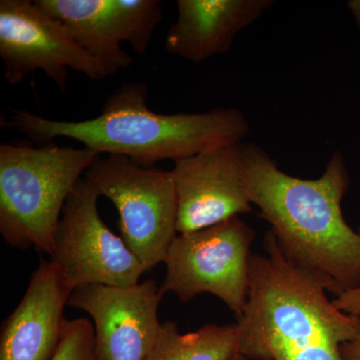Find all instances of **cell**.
<instances>
[{
	"mask_svg": "<svg viewBox=\"0 0 360 360\" xmlns=\"http://www.w3.org/2000/svg\"><path fill=\"white\" fill-rule=\"evenodd\" d=\"M101 155L92 149L0 146V233L51 255L66 201Z\"/></svg>",
	"mask_w": 360,
	"mask_h": 360,
	"instance_id": "obj_4",
	"label": "cell"
},
{
	"mask_svg": "<svg viewBox=\"0 0 360 360\" xmlns=\"http://www.w3.org/2000/svg\"><path fill=\"white\" fill-rule=\"evenodd\" d=\"M340 352L343 360H360V335L354 340L343 343Z\"/></svg>",
	"mask_w": 360,
	"mask_h": 360,
	"instance_id": "obj_18",
	"label": "cell"
},
{
	"mask_svg": "<svg viewBox=\"0 0 360 360\" xmlns=\"http://www.w3.org/2000/svg\"><path fill=\"white\" fill-rule=\"evenodd\" d=\"M243 155L251 203L270 224L284 257L323 278L336 296L359 288L360 232L341 210L349 187L342 153L336 151L316 179L285 174L257 144L243 143Z\"/></svg>",
	"mask_w": 360,
	"mask_h": 360,
	"instance_id": "obj_1",
	"label": "cell"
},
{
	"mask_svg": "<svg viewBox=\"0 0 360 360\" xmlns=\"http://www.w3.org/2000/svg\"><path fill=\"white\" fill-rule=\"evenodd\" d=\"M84 179L112 201L118 229L130 251L148 272L165 262L177 233V195L172 170L142 167L127 156L99 158Z\"/></svg>",
	"mask_w": 360,
	"mask_h": 360,
	"instance_id": "obj_5",
	"label": "cell"
},
{
	"mask_svg": "<svg viewBox=\"0 0 360 360\" xmlns=\"http://www.w3.org/2000/svg\"><path fill=\"white\" fill-rule=\"evenodd\" d=\"M231 360H250V359H248V357H245V355L239 354H236L234 355L233 357Z\"/></svg>",
	"mask_w": 360,
	"mask_h": 360,
	"instance_id": "obj_20",
	"label": "cell"
},
{
	"mask_svg": "<svg viewBox=\"0 0 360 360\" xmlns=\"http://www.w3.org/2000/svg\"><path fill=\"white\" fill-rule=\"evenodd\" d=\"M51 360H96L94 326L89 319H66L60 342Z\"/></svg>",
	"mask_w": 360,
	"mask_h": 360,
	"instance_id": "obj_16",
	"label": "cell"
},
{
	"mask_svg": "<svg viewBox=\"0 0 360 360\" xmlns=\"http://www.w3.org/2000/svg\"><path fill=\"white\" fill-rule=\"evenodd\" d=\"M333 302L341 311L360 316V288L342 291Z\"/></svg>",
	"mask_w": 360,
	"mask_h": 360,
	"instance_id": "obj_17",
	"label": "cell"
},
{
	"mask_svg": "<svg viewBox=\"0 0 360 360\" xmlns=\"http://www.w3.org/2000/svg\"><path fill=\"white\" fill-rule=\"evenodd\" d=\"M236 354V323L206 324L193 333H180L176 322L165 321L146 360H231Z\"/></svg>",
	"mask_w": 360,
	"mask_h": 360,
	"instance_id": "obj_14",
	"label": "cell"
},
{
	"mask_svg": "<svg viewBox=\"0 0 360 360\" xmlns=\"http://www.w3.org/2000/svg\"><path fill=\"white\" fill-rule=\"evenodd\" d=\"M243 144H227L174 161L179 234L252 212L245 182Z\"/></svg>",
	"mask_w": 360,
	"mask_h": 360,
	"instance_id": "obj_10",
	"label": "cell"
},
{
	"mask_svg": "<svg viewBox=\"0 0 360 360\" xmlns=\"http://www.w3.org/2000/svg\"><path fill=\"white\" fill-rule=\"evenodd\" d=\"M101 198L84 177L66 201L49 260L71 292L90 284L124 286L139 283L143 266L124 241L99 215Z\"/></svg>",
	"mask_w": 360,
	"mask_h": 360,
	"instance_id": "obj_7",
	"label": "cell"
},
{
	"mask_svg": "<svg viewBox=\"0 0 360 360\" xmlns=\"http://www.w3.org/2000/svg\"><path fill=\"white\" fill-rule=\"evenodd\" d=\"M265 255H251L250 291L238 319V352L250 360H343L340 347L360 335V316L328 300L330 286L284 257L271 231Z\"/></svg>",
	"mask_w": 360,
	"mask_h": 360,
	"instance_id": "obj_3",
	"label": "cell"
},
{
	"mask_svg": "<svg viewBox=\"0 0 360 360\" xmlns=\"http://www.w3.org/2000/svg\"><path fill=\"white\" fill-rule=\"evenodd\" d=\"M255 229L238 217L172 241L163 264L167 266L160 291L189 302L201 293L217 296L240 319L250 291V248Z\"/></svg>",
	"mask_w": 360,
	"mask_h": 360,
	"instance_id": "obj_6",
	"label": "cell"
},
{
	"mask_svg": "<svg viewBox=\"0 0 360 360\" xmlns=\"http://www.w3.org/2000/svg\"><path fill=\"white\" fill-rule=\"evenodd\" d=\"M163 295L153 279L124 288L90 284L73 290L68 305L94 321L96 360H146L160 333Z\"/></svg>",
	"mask_w": 360,
	"mask_h": 360,
	"instance_id": "obj_9",
	"label": "cell"
},
{
	"mask_svg": "<svg viewBox=\"0 0 360 360\" xmlns=\"http://www.w3.org/2000/svg\"><path fill=\"white\" fill-rule=\"evenodd\" d=\"M348 8L352 11L357 25L360 30V0H350L347 2Z\"/></svg>",
	"mask_w": 360,
	"mask_h": 360,
	"instance_id": "obj_19",
	"label": "cell"
},
{
	"mask_svg": "<svg viewBox=\"0 0 360 360\" xmlns=\"http://www.w3.org/2000/svg\"><path fill=\"white\" fill-rule=\"evenodd\" d=\"M272 6V0H179L165 49L187 61L203 63L229 51L238 33Z\"/></svg>",
	"mask_w": 360,
	"mask_h": 360,
	"instance_id": "obj_12",
	"label": "cell"
},
{
	"mask_svg": "<svg viewBox=\"0 0 360 360\" xmlns=\"http://www.w3.org/2000/svg\"><path fill=\"white\" fill-rule=\"evenodd\" d=\"M35 6L65 28L108 77L127 70L132 58L123 51L110 13V0H35Z\"/></svg>",
	"mask_w": 360,
	"mask_h": 360,
	"instance_id": "obj_13",
	"label": "cell"
},
{
	"mask_svg": "<svg viewBox=\"0 0 360 360\" xmlns=\"http://www.w3.org/2000/svg\"><path fill=\"white\" fill-rule=\"evenodd\" d=\"M359 232H360V231H359Z\"/></svg>",
	"mask_w": 360,
	"mask_h": 360,
	"instance_id": "obj_21",
	"label": "cell"
},
{
	"mask_svg": "<svg viewBox=\"0 0 360 360\" xmlns=\"http://www.w3.org/2000/svg\"><path fill=\"white\" fill-rule=\"evenodd\" d=\"M110 13L122 41L139 54L148 52L156 26L162 20L158 0H110Z\"/></svg>",
	"mask_w": 360,
	"mask_h": 360,
	"instance_id": "obj_15",
	"label": "cell"
},
{
	"mask_svg": "<svg viewBox=\"0 0 360 360\" xmlns=\"http://www.w3.org/2000/svg\"><path fill=\"white\" fill-rule=\"evenodd\" d=\"M148 96L144 82H130L110 94L101 115L91 120L63 122L11 108V118L1 120V124L26 135L39 146L66 137L98 155L127 156L146 167L163 160H184L219 146L243 143L250 134V122L238 108L160 115L148 108Z\"/></svg>",
	"mask_w": 360,
	"mask_h": 360,
	"instance_id": "obj_2",
	"label": "cell"
},
{
	"mask_svg": "<svg viewBox=\"0 0 360 360\" xmlns=\"http://www.w3.org/2000/svg\"><path fill=\"white\" fill-rule=\"evenodd\" d=\"M0 58L9 84L41 70L65 91L68 70L91 80L108 77L103 66L90 58L58 21L30 0L0 1Z\"/></svg>",
	"mask_w": 360,
	"mask_h": 360,
	"instance_id": "obj_8",
	"label": "cell"
},
{
	"mask_svg": "<svg viewBox=\"0 0 360 360\" xmlns=\"http://www.w3.org/2000/svg\"><path fill=\"white\" fill-rule=\"evenodd\" d=\"M71 291L58 267L42 260L0 331V360H51L60 342Z\"/></svg>",
	"mask_w": 360,
	"mask_h": 360,
	"instance_id": "obj_11",
	"label": "cell"
}]
</instances>
